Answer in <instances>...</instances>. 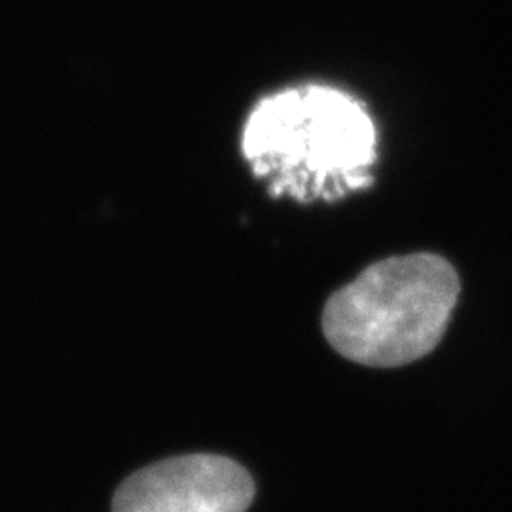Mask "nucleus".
<instances>
[{"label": "nucleus", "mask_w": 512, "mask_h": 512, "mask_svg": "<svg viewBox=\"0 0 512 512\" xmlns=\"http://www.w3.org/2000/svg\"><path fill=\"white\" fill-rule=\"evenodd\" d=\"M241 148L274 196L332 202L372 183L376 128L348 93L308 84L264 97L247 118Z\"/></svg>", "instance_id": "obj_1"}, {"label": "nucleus", "mask_w": 512, "mask_h": 512, "mask_svg": "<svg viewBox=\"0 0 512 512\" xmlns=\"http://www.w3.org/2000/svg\"><path fill=\"white\" fill-rule=\"evenodd\" d=\"M458 272L435 253L391 256L332 294L323 332L342 357L393 368L437 348L458 304Z\"/></svg>", "instance_id": "obj_2"}, {"label": "nucleus", "mask_w": 512, "mask_h": 512, "mask_svg": "<svg viewBox=\"0 0 512 512\" xmlns=\"http://www.w3.org/2000/svg\"><path fill=\"white\" fill-rule=\"evenodd\" d=\"M255 482L232 459L192 454L165 459L129 476L112 512H245Z\"/></svg>", "instance_id": "obj_3"}]
</instances>
